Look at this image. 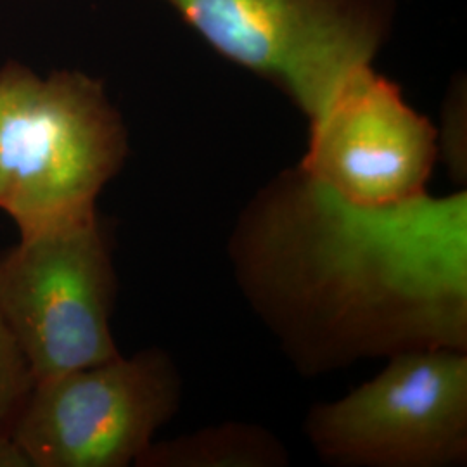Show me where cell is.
<instances>
[{
    "mask_svg": "<svg viewBox=\"0 0 467 467\" xmlns=\"http://www.w3.org/2000/svg\"><path fill=\"white\" fill-rule=\"evenodd\" d=\"M127 154V127L100 80L0 67V210L21 239L98 217L100 191Z\"/></svg>",
    "mask_w": 467,
    "mask_h": 467,
    "instance_id": "cell-2",
    "label": "cell"
},
{
    "mask_svg": "<svg viewBox=\"0 0 467 467\" xmlns=\"http://www.w3.org/2000/svg\"><path fill=\"white\" fill-rule=\"evenodd\" d=\"M117 275L99 217L19 239L0 254V317L35 383L118 357Z\"/></svg>",
    "mask_w": 467,
    "mask_h": 467,
    "instance_id": "cell-5",
    "label": "cell"
},
{
    "mask_svg": "<svg viewBox=\"0 0 467 467\" xmlns=\"http://www.w3.org/2000/svg\"><path fill=\"white\" fill-rule=\"evenodd\" d=\"M305 175L358 204H391L426 192L438 134L400 88L370 65L351 71L310 119Z\"/></svg>",
    "mask_w": 467,
    "mask_h": 467,
    "instance_id": "cell-7",
    "label": "cell"
},
{
    "mask_svg": "<svg viewBox=\"0 0 467 467\" xmlns=\"http://www.w3.org/2000/svg\"><path fill=\"white\" fill-rule=\"evenodd\" d=\"M181 378L165 351L118 355L35 383L13 431L34 467H127L181 403Z\"/></svg>",
    "mask_w": 467,
    "mask_h": 467,
    "instance_id": "cell-6",
    "label": "cell"
},
{
    "mask_svg": "<svg viewBox=\"0 0 467 467\" xmlns=\"http://www.w3.org/2000/svg\"><path fill=\"white\" fill-rule=\"evenodd\" d=\"M34 388L32 368L0 317V436L13 434Z\"/></svg>",
    "mask_w": 467,
    "mask_h": 467,
    "instance_id": "cell-9",
    "label": "cell"
},
{
    "mask_svg": "<svg viewBox=\"0 0 467 467\" xmlns=\"http://www.w3.org/2000/svg\"><path fill=\"white\" fill-rule=\"evenodd\" d=\"M305 431L334 466H459L467 459L466 350L389 357L374 379L314 407Z\"/></svg>",
    "mask_w": 467,
    "mask_h": 467,
    "instance_id": "cell-4",
    "label": "cell"
},
{
    "mask_svg": "<svg viewBox=\"0 0 467 467\" xmlns=\"http://www.w3.org/2000/svg\"><path fill=\"white\" fill-rule=\"evenodd\" d=\"M223 57L277 85L306 117L370 59L389 0H165Z\"/></svg>",
    "mask_w": 467,
    "mask_h": 467,
    "instance_id": "cell-3",
    "label": "cell"
},
{
    "mask_svg": "<svg viewBox=\"0 0 467 467\" xmlns=\"http://www.w3.org/2000/svg\"><path fill=\"white\" fill-rule=\"evenodd\" d=\"M26 466H32V462H30L28 455L17 445L13 434L0 436V467Z\"/></svg>",
    "mask_w": 467,
    "mask_h": 467,
    "instance_id": "cell-10",
    "label": "cell"
},
{
    "mask_svg": "<svg viewBox=\"0 0 467 467\" xmlns=\"http://www.w3.org/2000/svg\"><path fill=\"white\" fill-rule=\"evenodd\" d=\"M239 287L295 368L467 350V194L358 204L287 170L239 218Z\"/></svg>",
    "mask_w": 467,
    "mask_h": 467,
    "instance_id": "cell-1",
    "label": "cell"
},
{
    "mask_svg": "<svg viewBox=\"0 0 467 467\" xmlns=\"http://www.w3.org/2000/svg\"><path fill=\"white\" fill-rule=\"evenodd\" d=\"M287 462L283 443L265 430L229 422L181 438L150 443L137 466L277 467Z\"/></svg>",
    "mask_w": 467,
    "mask_h": 467,
    "instance_id": "cell-8",
    "label": "cell"
}]
</instances>
